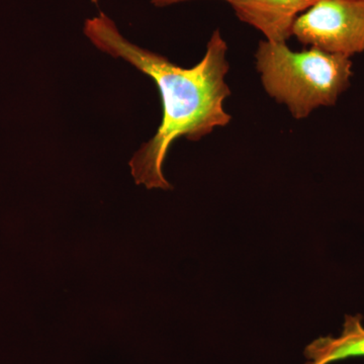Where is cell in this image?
I'll return each mask as SVG.
<instances>
[{"instance_id":"obj_1","label":"cell","mask_w":364,"mask_h":364,"mask_svg":"<svg viewBox=\"0 0 364 364\" xmlns=\"http://www.w3.org/2000/svg\"><path fill=\"white\" fill-rule=\"evenodd\" d=\"M85 33L100 51L124 59L156 83L162 100L161 124L149 142L136 151L130 167L136 184L148 189H171L163 174V163L172 143L181 136L200 140L231 122L224 109L231 90L225 80L230 66L221 32L215 31L202 61L191 68H182L132 44L104 14L85 21Z\"/></svg>"},{"instance_id":"obj_2","label":"cell","mask_w":364,"mask_h":364,"mask_svg":"<svg viewBox=\"0 0 364 364\" xmlns=\"http://www.w3.org/2000/svg\"><path fill=\"white\" fill-rule=\"evenodd\" d=\"M255 59L267 95L296 119L336 105L353 75L350 58L315 48L294 52L284 42L260 41Z\"/></svg>"},{"instance_id":"obj_3","label":"cell","mask_w":364,"mask_h":364,"mask_svg":"<svg viewBox=\"0 0 364 364\" xmlns=\"http://www.w3.org/2000/svg\"><path fill=\"white\" fill-rule=\"evenodd\" d=\"M291 36L301 44L351 58L364 52V0H321L299 14Z\"/></svg>"},{"instance_id":"obj_4","label":"cell","mask_w":364,"mask_h":364,"mask_svg":"<svg viewBox=\"0 0 364 364\" xmlns=\"http://www.w3.org/2000/svg\"><path fill=\"white\" fill-rule=\"evenodd\" d=\"M237 18L253 26L268 41L284 42L291 37L296 18L321 0H224Z\"/></svg>"},{"instance_id":"obj_5","label":"cell","mask_w":364,"mask_h":364,"mask_svg":"<svg viewBox=\"0 0 364 364\" xmlns=\"http://www.w3.org/2000/svg\"><path fill=\"white\" fill-rule=\"evenodd\" d=\"M361 315H347L338 337L316 339L305 350V364H331L354 358H364V326Z\"/></svg>"},{"instance_id":"obj_6","label":"cell","mask_w":364,"mask_h":364,"mask_svg":"<svg viewBox=\"0 0 364 364\" xmlns=\"http://www.w3.org/2000/svg\"><path fill=\"white\" fill-rule=\"evenodd\" d=\"M183 1H188V0H152V4L156 6H167Z\"/></svg>"},{"instance_id":"obj_7","label":"cell","mask_w":364,"mask_h":364,"mask_svg":"<svg viewBox=\"0 0 364 364\" xmlns=\"http://www.w3.org/2000/svg\"><path fill=\"white\" fill-rule=\"evenodd\" d=\"M91 1L95 2V4H97V0H91Z\"/></svg>"}]
</instances>
